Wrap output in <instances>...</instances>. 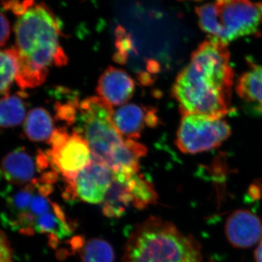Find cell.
Wrapping results in <instances>:
<instances>
[{
	"instance_id": "obj_26",
	"label": "cell",
	"mask_w": 262,
	"mask_h": 262,
	"mask_svg": "<svg viewBox=\"0 0 262 262\" xmlns=\"http://www.w3.org/2000/svg\"><path fill=\"white\" fill-rule=\"evenodd\" d=\"M256 262H262V239L255 252Z\"/></svg>"
},
{
	"instance_id": "obj_13",
	"label": "cell",
	"mask_w": 262,
	"mask_h": 262,
	"mask_svg": "<svg viewBox=\"0 0 262 262\" xmlns=\"http://www.w3.org/2000/svg\"><path fill=\"white\" fill-rule=\"evenodd\" d=\"M2 174L7 182L13 185H27L37 180L36 158L24 148L17 149L8 153L2 161Z\"/></svg>"
},
{
	"instance_id": "obj_3",
	"label": "cell",
	"mask_w": 262,
	"mask_h": 262,
	"mask_svg": "<svg viewBox=\"0 0 262 262\" xmlns=\"http://www.w3.org/2000/svg\"><path fill=\"white\" fill-rule=\"evenodd\" d=\"M123 262H203L201 246L192 236L158 217H150L130 234Z\"/></svg>"
},
{
	"instance_id": "obj_21",
	"label": "cell",
	"mask_w": 262,
	"mask_h": 262,
	"mask_svg": "<svg viewBox=\"0 0 262 262\" xmlns=\"http://www.w3.org/2000/svg\"><path fill=\"white\" fill-rule=\"evenodd\" d=\"M80 256L82 262H114L115 253L111 245L102 239H91L82 245Z\"/></svg>"
},
{
	"instance_id": "obj_1",
	"label": "cell",
	"mask_w": 262,
	"mask_h": 262,
	"mask_svg": "<svg viewBox=\"0 0 262 262\" xmlns=\"http://www.w3.org/2000/svg\"><path fill=\"white\" fill-rule=\"evenodd\" d=\"M227 46L213 38L204 41L177 76L172 95L182 115L223 118L232 112L234 70Z\"/></svg>"
},
{
	"instance_id": "obj_14",
	"label": "cell",
	"mask_w": 262,
	"mask_h": 262,
	"mask_svg": "<svg viewBox=\"0 0 262 262\" xmlns=\"http://www.w3.org/2000/svg\"><path fill=\"white\" fill-rule=\"evenodd\" d=\"M113 171V182L103 202V212L106 216H121L130 206L134 207V199L121 170Z\"/></svg>"
},
{
	"instance_id": "obj_4",
	"label": "cell",
	"mask_w": 262,
	"mask_h": 262,
	"mask_svg": "<svg viewBox=\"0 0 262 262\" xmlns=\"http://www.w3.org/2000/svg\"><path fill=\"white\" fill-rule=\"evenodd\" d=\"M196 13L200 27L210 38L227 45L257 34L262 22V2L215 0L196 8Z\"/></svg>"
},
{
	"instance_id": "obj_15",
	"label": "cell",
	"mask_w": 262,
	"mask_h": 262,
	"mask_svg": "<svg viewBox=\"0 0 262 262\" xmlns=\"http://www.w3.org/2000/svg\"><path fill=\"white\" fill-rule=\"evenodd\" d=\"M147 149L134 139H125L112 151L108 166L112 170H126L139 173L140 160L146 156Z\"/></svg>"
},
{
	"instance_id": "obj_16",
	"label": "cell",
	"mask_w": 262,
	"mask_h": 262,
	"mask_svg": "<svg viewBox=\"0 0 262 262\" xmlns=\"http://www.w3.org/2000/svg\"><path fill=\"white\" fill-rule=\"evenodd\" d=\"M239 98L262 115V66H253L239 77L236 85Z\"/></svg>"
},
{
	"instance_id": "obj_12",
	"label": "cell",
	"mask_w": 262,
	"mask_h": 262,
	"mask_svg": "<svg viewBox=\"0 0 262 262\" xmlns=\"http://www.w3.org/2000/svg\"><path fill=\"white\" fill-rule=\"evenodd\" d=\"M135 83L125 71L110 67L98 80L96 92L112 106H119L132 98Z\"/></svg>"
},
{
	"instance_id": "obj_25",
	"label": "cell",
	"mask_w": 262,
	"mask_h": 262,
	"mask_svg": "<svg viewBox=\"0 0 262 262\" xmlns=\"http://www.w3.org/2000/svg\"><path fill=\"white\" fill-rule=\"evenodd\" d=\"M10 34V23L4 13H1V46L3 47L9 39Z\"/></svg>"
},
{
	"instance_id": "obj_11",
	"label": "cell",
	"mask_w": 262,
	"mask_h": 262,
	"mask_svg": "<svg viewBox=\"0 0 262 262\" xmlns=\"http://www.w3.org/2000/svg\"><path fill=\"white\" fill-rule=\"evenodd\" d=\"M113 121L122 137L136 140L140 138L145 125L157 126L158 117L154 108L130 103L121 106L114 113Z\"/></svg>"
},
{
	"instance_id": "obj_7",
	"label": "cell",
	"mask_w": 262,
	"mask_h": 262,
	"mask_svg": "<svg viewBox=\"0 0 262 262\" xmlns=\"http://www.w3.org/2000/svg\"><path fill=\"white\" fill-rule=\"evenodd\" d=\"M230 134V127L222 118L187 114L182 115L176 144L182 152L196 154L218 147Z\"/></svg>"
},
{
	"instance_id": "obj_10",
	"label": "cell",
	"mask_w": 262,
	"mask_h": 262,
	"mask_svg": "<svg viewBox=\"0 0 262 262\" xmlns=\"http://www.w3.org/2000/svg\"><path fill=\"white\" fill-rule=\"evenodd\" d=\"M225 234L227 241L234 247H253L262 239L261 221L251 211L237 210L227 218Z\"/></svg>"
},
{
	"instance_id": "obj_20",
	"label": "cell",
	"mask_w": 262,
	"mask_h": 262,
	"mask_svg": "<svg viewBox=\"0 0 262 262\" xmlns=\"http://www.w3.org/2000/svg\"><path fill=\"white\" fill-rule=\"evenodd\" d=\"M1 80L0 91L3 97L9 96L10 86L15 80L19 70V55L15 48L1 51Z\"/></svg>"
},
{
	"instance_id": "obj_8",
	"label": "cell",
	"mask_w": 262,
	"mask_h": 262,
	"mask_svg": "<svg viewBox=\"0 0 262 262\" xmlns=\"http://www.w3.org/2000/svg\"><path fill=\"white\" fill-rule=\"evenodd\" d=\"M113 171L106 164L93 160L73 180L68 181L66 194L91 204H102L112 182Z\"/></svg>"
},
{
	"instance_id": "obj_5",
	"label": "cell",
	"mask_w": 262,
	"mask_h": 262,
	"mask_svg": "<svg viewBox=\"0 0 262 262\" xmlns=\"http://www.w3.org/2000/svg\"><path fill=\"white\" fill-rule=\"evenodd\" d=\"M78 131L84 138L96 161L108 165L114 148L124 140L113 121V106L100 96L82 100L79 106Z\"/></svg>"
},
{
	"instance_id": "obj_2",
	"label": "cell",
	"mask_w": 262,
	"mask_h": 262,
	"mask_svg": "<svg viewBox=\"0 0 262 262\" xmlns=\"http://www.w3.org/2000/svg\"><path fill=\"white\" fill-rule=\"evenodd\" d=\"M14 31L19 55L15 82L20 89L40 86L47 79L50 67L68 63L59 42L61 24L44 3L34 4L18 15Z\"/></svg>"
},
{
	"instance_id": "obj_27",
	"label": "cell",
	"mask_w": 262,
	"mask_h": 262,
	"mask_svg": "<svg viewBox=\"0 0 262 262\" xmlns=\"http://www.w3.org/2000/svg\"><path fill=\"white\" fill-rule=\"evenodd\" d=\"M179 1H186V0H179ZM193 1H201V0H193Z\"/></svg>"
},
{
	"instance_id": "obj_9",
	"label": "cell",
	"mask_w": 262,
	"mask_h": 262,
	"mask_svg": "<svg viewBox=\"0 0 262 262\" xmlns=\"http://www.w3.org/2000/svg\"><path fill=\"white\" fill-rule=\"evenodd\" d=\"M46 153L53 168L63 176L66 182L73 180L92 161L89 144L77 130H74L63 144L52 146Z\"/></svg>"
},
{
	"instance_id": "obj_18",
	"label": "cell",
	"mask_w": 262,
	"mask_h": 262,
	"mask_svg": "<svg viewBox=\"0 0 262 262\" xmlns=\"http://www.w3.org/2000/svg\"><path fill=\"white\" fill-rule=\"evenodd\" d=\"M123 172L131 194L134 199V207L139 209L156 203L158 194L152 184L137 172L118 170Z\"/></svg>"
},
{
	"instance_id": "obj_6",
	"label": "cell",
	"mask_w": 262,
	"mask_h": 262,
	"mask_svg": "<svg viewBox=\"0 0 262 262\" xmlns=\"http://www.w3.org/2000/svg\"><path fill=\"white\" fill-rule=\"evenodd\" d=\"M53 184L37 181V189L29 204L21 211L10 215V225L24 234L44 233L53 239H62L72 233L64 213L50 201Z\"/></svg>"
},
{
	"instance_id": "obj_17",
	"label": "cell",
	"mask_w": 262,
	"mask_h": 262,
	"mask_svg": "<svg viewBox=\"0 0 262 262\" xmlns=\"http://www.w3.org/2000/svg\"><path fill=\"white\" fill-rule=\"evenodd\" d=\"M53 131L51 115L46 108L37 107L29 112L24 125V133L30 141L49 140Z\"/></svg>"
},
{
	"instance_id": "obj_19",
	"label": "cell",
	"mask_w": 262,
	"mask_h": 262,
	"mask_svg": "<svg viewBox=\"0 0 262 262\" xmlns=\"http://www.w3.org/2000/svg\"><path fill=\"white\" fill-rule=\"evenodd\" d=\"M24 93H17L13 96L2 98L0 119L2 128H10L20 125L26 117Z\"/></svg>"
},
{
	"instance_id": "obj_24",
	"label": "cell",
	"mask_w": 262,
	"mask_h": 262,
	"mask_svg": "<svg viewBox=\"0 0 262 262\" xmlns=\"http://www.w3.org/2000/svg\"><path fill=\"white\" fill-rule=\"evenodd\" d=\"M1 262H13L12 251L4 232L1 234Z\"/></svg>"
},
{
	"instance_id": "obj_22",
	"label": "cell",
	"mask_w": 262,
	"mask_h": 262,
	"mask_svg": "<svg viewBox=\"0 0 262 262\" xmlns=\"http://www.w3.org/2000/svg\"><path fill=\"white\" fill-rule=\"evenodd\" d=\"M115 47L117 51L114 56V60L120 64L126 63L127 58L131 51H134V45L131 40L130 35L125 29L119 27L116 30V40Z\"/></svg>"
},
{
	"instance_id": "obj_23",
	"label": "cell",
	"mask_w": 262,
	"mask_h": 262,
	"mask_svg": "<svg viewBox=\"0 0 262 262\" xmlns=\"http://www.w3.org/2000/svg\"><path fill=\"white\" fill-rule=\"evenodd\" d=\"M79 106L80 103H78V100L76 96L66 103L57 101L55 105L56 120L64 122L68 125L75 123L77 120Z\"/></svg>"
}]
</instances>
